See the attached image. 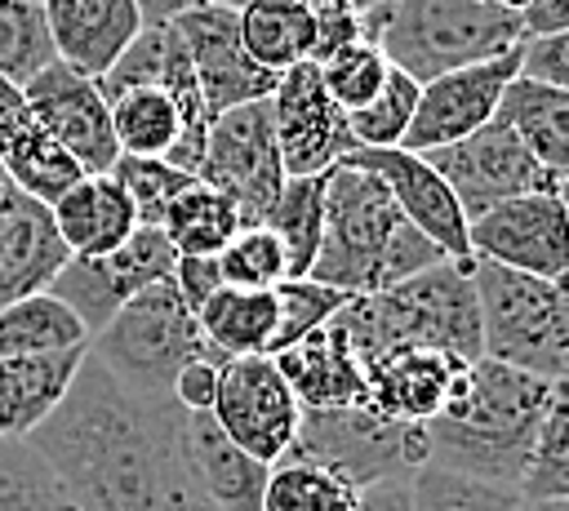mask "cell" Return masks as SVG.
Listing matches in <instances>:
<instances>
[{
	"label": "cell",
	"instance_id": "6da1fadb",
	"mask_svg": "<svg viewBox=\"0 0 569 511\" xmlns=\"http://www.w3.org/2000/svg\"><path fill=\"white\" fill-rule=\"evenodd\" d=\"M31 444L71 511H213L182 444L178 400L124 387L93 351Z\"/></svg>",
	"mask_w": 569,
	"mask_h": 511
},
{
	"label": "cell",
	"instance_id": "7a4b0ae2",
	"mask_svg": "<svg viewBox=\"0 0 569 511\" xmlns=\"http://www.w3.org/2000/svg\"><path fill=\"white\" fill-rule=\"evenodd\" d=\"M547 391L551 382L480 355L453 404L422 427L427 467L520 493Z\"/></svg>",
	"mask_w": 569,
	"mask_h": 511
},
{
	"label": "cell",
	"instance_id": "3957f363",
	"mask_svg": "<svg viewBox=\"0 0 569 511\" xmlns=\"http://www.w3.org/2000/svg\"><path fill=\"white\" fill-rule=\"evenodd\" d=\"M436 262H445V253L400 213L369 169L338 164L325 173V240L311 262V280L347 298H369Z\"/></svg>",
	"mask_w": 569,
	"mask_h": 511
},
{
	"label": "cell",
	"instance_id": "277c9868",
	"mask_svg": "<svg viewBox=\"0 0 569 511\" xmlns=\"http://www.w3.org/2000/svg\"><path fill=\"white\" fill-rule=\"evenodd\" d=\"M471 267L476 258L471 262L445 258L396 289L351 298L333 315V324L351 338L365 364L396 347H436L462 360H480L485 333H480V298Z\"/></svg>",
	"mask_w": 569,
	"mask_h": 511
},
{
	"label": "cell",
	"instance_id": "5b68a950",
	"mask_svg": "<svg viewBox=\"0 0 569 511\" xmlns=\"http://www.w3.org/2000/svg\"><path fill=\"white\" fill-rule=\"evenodd\" d=\"M373 44L418 84L525 44L520 13L493 0H387L373 9Z\"/></svg>",
	"mask_w": 569,
	"mask_h": 511
},
{
	"label": "cell",
	"instance_id": "8992f818",
	"mask_svg": "<svg viewBox=\"0 0 569 511\" xmlns=\"http://www.w3.org/2000/svg\"><path fill=\"white\" fill-rule=\"evenodd\" d=\"M89 351L133 391L142 395H169L173 400V382L191 360H222L204 333L196 311L182 302V293L173 289V275L133 293L111 324L89 342ZM227 364V360H222Z\"/></svg>",
	"mask_w": 569,
	"mask_h": 511
},
{
	"label": "cell",
	"instance_id": "52a82bcc",
	"mask_svg": "<svg viewBox=\"0 0 569 511\" xmlns=\"http://www.w3.org/2000/svg\"><path fill=\"white\" fill-rule=\"evenodd\" d=\"M485 355L542 382H569V289L476 262Z\"/></svg>",
	"mask_w": 569,
	"mask_h": 511
},
{
	"label": "cell",
	"instance_id": "ba28073f",
	"mask_svg": "<svg viewBox=\"0 0 569 511\" xmlns=\"http://www.w3.org/2000/svg\"><path fill=\"white\" fill-rule=\"evenodd\" d=\"M284 458L333 467L365 489V484H378L391 475H413L418 467H427V444H422V427L387 422L369 404L302 409L298 440Z\"/></svg>",
	"mask_w": 569,
	"mask_h": 511
},
{
	"label": "cell",
	"instance_id": "9c48e42d",
	"mask_svg": "<svg viewBox=\"0 0 569 511\" xmlns=\"http://www.w3.org/2000/svg\"><path fill=\"white\" fill-rule=\"evenodd\" d=\"M196 178L231 200L240 227H262L289 182L271 124V102H244L213 116Z\"/></svg>",
	"mask_w": 569,
	"mask_h": 511
},
{
	"label": "cell",
	"instance_id": "30bf717a",
	"mask_svg": "<svg viewBox=\"0 0 569 511\" xmlns=\"http://www.w3.org/2000/svg\"><path fill=\"white\" fill-rule=\"evenodd\" d=\"M173 262H178V253L164 240V231L160 227H138L107 258H67V267L49 284V293L84 324V333L93 342L133 293L169 280Z\"/></svg>",
	"mask_w": 569,
	"mask_h": 511
},
{
	"label": "cell",
	"instance_id": "8fae6325",
	"mask_svg": "<svg viewBox=\"0 0 569 511\" xmlns=\"http://www.w3.org/2000/svg\"><path fill=\"white\" fill-rule=\"evenodd\" d=\"M213 422L262 467H276L302 422V404L289 391L276 355H240L227 360L218 373V395H213Z\"/></svg>",
	"mask_w": 569,
	"mask_h": 511
},
{
	"label": "cell",
	"instance_id": "7c38bea8",
	"mask_svg": "<svg viewBox=\"0 0 569 511\" xmlns=\"http://www.w3.org/2000/svg\"><path fill=\"white\" fill-rule=\"evenodd\" d=\"M471 258L569 289V200L533 191L471 222Z\"/></svg>",
	"mask_w": 569,
	"mask_h": 511
},
{
	"label": "cell",
	"instance_id": "4fadbf2b",
	"mask_svg": "<svg viewBox=\"0 0 569 511\" xmlns=\"http://www.w3.org/2000/svg\"><path fill=\"white\" fill-rule=\"evenodd\" d=\"M427 164L449 182L467 222L485 218L489 209H498L507 200H520L533 191H556L547 169L525 151V142L502 120H489L485 129H476L471 138H462L453 147L427 151Z\"/></svg>",
	"mask_w": 569,
	"mask_h": 511
},
{
	"label": "cell",
	"instance_id": "5bb4252c",
	"mask_svg": "<svg viewBox=\"0 0 569 511\" xmlns=\"http://www.w3.org/2000/svg\"><path fill=\"white\" fill-rule=\"evenodd\" d=\"M267 102H271V124H276V142L289 178H325L356 151L347 111L329 98L316 62L284 71Z\"/></svg>",
	"mask_w": 569,
	"mask_h": 511
},
{
	"label": "cell",
	"instance_id": "9a60e30c",
	"mask_svg": "<svg viewBox=\"0 0 569 511\" xmlns=\"http://www.w3.org/2000/svg\"><path fill=\"white\" fill-rule=\"evenodd\" d=\"M516 76H520V49L476 62V67H458V71L422 84L413 124L405 133V151L427 156V151L462 142L476 129H485L489 120H498V107Z\"/></svg>",
	"mask_w": 569,
	"mask_h": 511
},
{
	"label": "cell",
	"instance_id": "2e32d148",
	"mask_svg": "<svg viewBox=\"0 0 569 511\" xmlns=\"http://www.w3.org/2000/svg\"><path fill=\"white\" fill-rule=\"evenodd\" d=\"M27 116L84 169V173H111L120 160L116 133H111V107L98 89V80L80 76L67 62L44 67L27 89Z\"/></svg>",
	"mask_w": 569,
	"mask_h": 511
},
{
	"label": "cell",
	"instance_id": "e0dca14e",
	"mask_svg": "<svg viewBox=\"0 0 569 511\" xmlns=\"http://www.w3.org/2000/svg\"><path fill=\"white\" fill-rule=\"evenodd\" d=\"M173 27H178V36H182V44L191 53L196 80H200L204 102H209L213 116H222L231 107H244V102H267L271 98V89H276L280 76L262 71L244 53L240 13L231 4L204 0L191 13H182Z\"/></svg>",
	"mask_w": 569,
	"mask_h": 511
},
{
	"label": "cell",
	"instance_id": "ac0fdd59",
	"mask_svg": "<svg viewBox=\"0 0 569 511\" xmlns=\"http://www.w3.org/2000/svg\"><path fill=\"white\" fill-rule=\"evenodd\" d=\"M476 360L436 347H396L365 364V404L400 427H427L462 391Z\"/></svg>",
	"mask_w": 569,
	"mask_h": 511
},
{
	"label": "cell",
	"instance_id": "d6986e66",
	"mask_svg": "<svg viewBox=\"0 0 569 511\" xmlns=\"http://www.w3.org/2000/svg\"><path fill=\"white\" fill-rule=\"evenodd\" d=\"M342 164L369 169L391 200L400 204V213L453 262H471V222L462 213V204L453 200L449 182L427 164V156L405 151V147H387V151H365L356 147Z\"/></svg>",
	"mask_w": 569,
	"mask_h": 511
},
{
	"label": "cell",
	"instance_id": "ffe728a7",
	"mask_svg": "<svg viewBox=\"0 0 569 511\" xmlns=\"http://www.w3.org/2000/svg\"><path fill=\"white\" fill-rule=\"evenodd\" d=\"M67 258L49 204L22 196L0 169V307L44 293Z\"/></svg>",
	"mask_w": 569,
	"mask_h": 511
},
{
	"label": "cell",
	"instance_id": "44dd1931",
	"mask_svg": "<svg viewBox=\"0 0 569 511\" xmlns=\"http://www.w3.org/2000/svg\"><path fill=\"white\" fill-rule=\"evenodd\" d=\"M58 62L102 80L129 40L147 27L138 0H40Z\"/></svg>",
	"mask_w": 569,
	"mask_h": 511
},
{
	"label": "cell",
	"instance_id": "7402d4cb",
	"mask_svg": "<svg viewBox=\"0 0 569 511\" xmlns=\"http://www.w3.org/2000/svg\"><path fill=\"white\" fill-rule=\"evenodd\" d=\"M289 391L302 409H351L365 404V360L356 355L351 338L329 320L325 329L307 333L298 347L276 355Z\"/></svg>",
	"mask_w": 569,
	"mask_h": 511
},
{
	"label": "cell",
	"instance_id": "603a6c76",
	"mask_svg": "<svg viewBox=\"0 0 569 511\" xmlns=\"http://www.w3.org/2000/svg\"><path fill=\"white\" fill-rule=\"evenodd\" d=\"M182 444H187L191 471H196L204 498L213 502V511H262L271 467L249 458L213 422V413H187L182 409Z\"/></svg>",
	"mask_w": 569,
	"mask_h": 511
},
{
	"label": "cell",
	"instance_id": "cb8c5ba5",
	"mask_svg": "<svg viewBox=\"0 0 569 511\" xmlns=\"http://www.w3.org/2000/svg\"><path fill=\"white\" fill-rule=\"evenodd\" d=\"M49 213L71 258H107L138 231L133 200L111 173L80 178L58 204H49Z\"/></svg>",
	"mask_w": 569,
	"mask_h": 511
},
{
	"label": "cell",
	"instance_id": "d4e9b609",
	"mask_svg": "<svg viewBox=\"0 0 569 511\" xmlns=\"http://www.w3.org/2000/svg\"><path fill=\"white\" fill-rule=\"evenodd\" d=\"M84 351L58 355H0V440H31V431L71 391Z\"/></svg>",
	"mask_w": 569,
	"mask_h": 511
},
{
	"label": "cell",
	"instance_id": "484cf974",
	"mask_svg": "<svg viewBox=\"0 0 569 511\" xmlns=\"http://www.w3.org/2000/svg\"><path fill=\"white\" fill-rule=\"evenodd\" d=\"M498 120L525 142V151L547 169L560 191V182L569 178V93L516 76L498 107Z\"/></svg>",
	"mask_w": 569,
	"mask_h": 511
},
{
	"label": "cell",
	"instance_id": "4316f807",
	"mask_svg": "<svg viewBox=\"0 0 569 511\" xmlns=\"http://www.w3.org/2000/svg\"><path fill=\"white\" fill-rule=\"evenodd\" d=\"M240 13V40L244 53L271 71L284 76L302 62H311L316 49V9L307 0H244Z\"/></svg>",
	"mask_w": 569,
	"mask_h": 511
},
{
	"label": "cell",
	"instance_id": "83f0119b",
	"mask_svg": "<svg viewBox=\"0 0 569 511\" xmlns=\"http://www.w3.org/2000/svg\"><path fill=\"white\" fill-rule=\"evenodd\" d=\"M0 169L9 173V182L40 200V204H58L80 178H89L27 111L13 116L9 124H0Z\"/></svg>",
	"mask_w": 569,
	"mask_h": 511
},
{
	"label": "cell",
	"instance_id": "f1b7e54d",
	"mask_svg": "<svg viewBox=\"0 0 569 511\" xmlns=\"http://www.w3.org/2000/svg\"><path fill=\"white\" fill-rule=\"evenodd\" d=\"M200 333L222 360L267 355L276 338V289H236L222 284L200 311Z\"/></svg>",
	"mask_w": 569,
	"mask_h": 511
},
{
	"label": "cell",
	"instance_id": "f546056e",
	"mask_svg": "<svg viewBox=\"0 0 569 511\" xmlns=\"http://www.w3.org/2000/svg\"><path fill=\"white\" fill-rule=\"evenodd\" d=\"M111 107V133L120 156L142 160H169L182 142V111L169 89L160 84H133L107 98Z\"/></svg>",
	"mask_w": 569,
	"mask_h": 511
},
{
	"label": "cell",
	"instance_id": "4dcf8cb0",
	"mask_svg": "<svg viewBox=\"0 0 569 511\" xmlns=\"http://www.w3.org/2000/svg\"><path fill=\"white\" fill-rule=\"evenodd\" d=\"M84 347H89L84 324L49 289L0 307V355H58Z\"/></svg>",
	"mask_w": 569,
	"mask_h": 511
},
{
	"label": "cell",
	"instance_id": "1f68e13d",
	"mask_svg": "<svg viewBox=\"0 0 569 511\" xmlns=\"http://www.w3.org/2000/svg\"><path fill=\"white\" fill-rule=\"evenodd\" d=\"M160 231H164V240L173 244L178 258H218L227 249V240L240 231V213L231 209V200L222 191H213L196 178L169 204Z\"/></svg>",
	"mask_w": 569,
	"mask_h": 511
},
{
	"label": "cell",
	"instance_id": "d6a6232c",
	"mask_svg": "<svg viewBox=\"0 0 569 511\" xmlns=\"http://www.w3.org/2000/svg\"><path fill=\"white\" fill-rule=\"evenodd\" d=\"M262 227L276 231L289 262V280H307L325 240V178H289Z\"/></svg>",
	"mask_w": 569,
	"mask_h": 511
},
{
	"label": "cell",
	"instance_id": "836d02e7",
	"mask_svg": "<svg viewBox=\"0 0 569 511\" xmlns=\"http://www.w3.org/2000/svg\"><path fill=\"white\" fill-rule=\"evenodd\" d=\"M262 511H360V484L333 467L280 458L267 475Z\"/></svg>",
	"mask_w": 569,
	"mask_h": 511
},
{
	"label": "cell",
	"instance_id": "e575fe53",
	"mask_svg": "<svg viewBox=\"0 0 569 511\" xmlns=\"http://www.w3.org/2000/svg\"><path fill=\"white\" fill-rule=\"evenodd\" d=\"M525 502H569V382H551L533 458L520 484Z\"/></svg>",
	"mask_w": 569,
	"mask_h": 511
},
{
	"label": "cell",
	"instance_id": "d590c367",
	"mask_svg": "<svg viewBox=\"0 0 569 511\" xmlns=\"http://www.w3.org/2000/svg\"><path fill=\"white\" fill-rule=\"evenodd\" d=\"M58 62L40 0H0V76L27 89L44 67Z\"/></svg>",
	"mask_w": 569,
	"mask_h": 511
},
{
	"label": "cell",
	"instance_id": "8d00e7d4",
	"mask_svg": "<svg viewBox=\"0 0 569 511\" xmlns=\"http://www.w3.org/2000/svg\"><path fill=\"white\" fill-rule=\"evenodd\" d=\"M0 511H71V498L31 440H0Z\"/></svg>",
	"mask_w": 569,
	"mask_h": 511
},
{
	"label": "cell",
	"instance_id": "74e56055",
	"mask_svg": "<svg viewBox=\"0 0 569 511\" xmlns=\"http://www.w3.org/2000/svg\"><path fill=\"white\" fill-rule=\"evenodd\" d=\"M418 93H422V84H418L413 76H405V71L391 67V76H387V84L378 89V98H373L369 107H360V111L347 116L356 147H365V151L405 147V133H409L413 111H418Z\"/></svg>",
	"mask_w": 569,
	"mask_h": 511
},
{
	"label": "cell",
	"instance_id": "f35d334b",
	"mask_svg": "<svg viewBox=\"0 0 569 511\" xmlns=\"http://www.w3.org/2000/svg\"><path fill=\"white\" fill-rule=\"evenodd\" d=\"M351 298L320 284V280H284L276 284V338H271V351L267 355H280L289 347H298L307 333L325 329Z\"/></svg>",
	"mask_w": 569,
	"mask_h": 511
},
{
	"label": "cell",
	"instance_id": "ab89813d",
	"mask_svg": "<svg viewBox=\"0 0 569 511\" xmlns=\"http://www.w3.org/2000/svg\"><path fill=\"white\" fill-rule=\"evenodd\" d=\"M525 498L516 489H498L485 480H467L440 467L413 471V511H520Z\"/></svg>",
	"mask_w": 569,
	"mask_h": 511
},
{
	"label": "cell",
	"instance_id": "60d3db41",
	"mask_svg": "<svg viewBox=\"0 0 569 511\" xmlns=\"http://www.w3.org/2000/svg\"><path fill=\"white\" fill-rule=\"evenodd\" d=\"M111 178L124 187V196L133 200L138 227H160L169 204L187 191V182H196L191 173L173 169L169 160H142V156H120Z\"/></svg>",
	"mask_w": 569,
	"mask_h": 511
},
{
	"label": "cell",
	"instance_id": "b9f144b4",
	"mask_svg": "<svg viewBox=\"0 0 569 511\" xmlns=\"http://www.w3.org/2000/svg\"><path fill=\"white\" fill-rule=\"evenodd\" d=\"M218 267H222V284L236 289H276L289 280L284 249L267 227H240L218 253Z\"/></svg>",
	"mask_w": 569,
	"mask_h": 511
},
{
	"label": "cell",
	"instance_id": "7bdbcfd3",
	"mask_svg": "<svg viewBox=\"0 0 569 511\" xmlns=\"http://www.w3.org/2000/svg\"><path fill=\"white\" fill-rule=\"evenodd\" d=\"M387 76H391V62H387V53L373 40H365V44H356V49H347V53H338V58H329L320 67V80H325L329 98L347 116L369 107L378 98V89L387 84Z\"/></svg>",
	"mask_w": 569,
	"mask_h": 511
},
{
	"label": "cell",
	"instance_id": "ee69618b",
	"mask_svg": "<svg viewBox=\"0 0 569 511\" xmlns=\"http://www.w3.org/2000/svg\"><path fill=\"white\" fill-rule=\"evenodd\" d=\"M316 9V49H311V62L325 67L329 58L373 40V9H360V4H347V0H325V4H311Z\"/></svg>",
	"mask_w": 569,
	"mask_h": 511
},
{
	"label": "cell",
	"instance_id": "f6af8a7d",
	"mask_svg": "<svg viewBox=\"0 0 569 511\" xmlns=\"http://www.w3.org/2000/svg\"><path fill=\"white\" fill-rule=\"evenodd\" d=\"M520 76L569 93V31L525 40L520 44Z\"/></svg>",
	"mask_w": 569,
	"mask_h": 511
},
{
	"label": "cell",
	"instance_id": "bcb514c9",
	"mask_svg": "<svg viewBox=\"0 0 569 511\" xmlns=\"http://www.w3.org/2000/svg\"><path fill=\"white\" fill-rule=\"evenodd\" d=\"M173 289L191 311H200L218 289H222V267L218 258H178L173 262Z\"/></svg>",
	"mask_w": 569,
	"mask_h": 511
},
{
	"label": "cell",
	"instance_id": "7dc6e473",
	"mask_svg": "<svg viewBox=\"0 0 569 511\" xmlns=\"http://www.w3.org/2000/svg\"><path fill=\"white\" fill-rule=\"evenodd\" d=\"M218 373H222V360H191L178 382H173V400L178 409L187 413H209L213 409V395H218Z\"/></svg>",
	"mask_w": 569,
	"mask_h": 511
},
{
	"label": "cell",
	"instance_id": "c3c4849f",
	"mask_svg": "<svg viewBox=\"0 0 569 511\" xmlns=\"http://www.w3.org/2000/svg\"><path fill=\"white\" fill-rule=\"evenodd\" d=\"M360 511H413V475H391L360 489Z\"/></svg>",
	"mask_w": 569,
	"mask_h": 511
},
{
	"label": "cell",
	"instance_id": "681fc988",
	"mask_svg": "<svg viewBox=\"0 0 569 511\" xmlns=\"http://www.w3.org/2000/svg\"><path fill=\"white\" fill-rule=\"evenodd\" d=\"M520 22H525V40L569 31V0H533Z\"/></svg>",
	"mask_w": 569,
	"mask_h": 511
},
{
	"label": "cell",
	"instance_id": "f907efd6",
	"mask_svg": "<svg viewBox=\"0 0 569 511\" xmlns=\"http://www.w3.org/2000/svg\"><path fill=\"white\" fill-rule=\"evenodd\" d=\"M196 4H204V0H138L142 22H178V18L191 13Z\"/></svg>",
	"mask_w": 569,
	"mask_h": 511
},
{
	"label": "cell",
	"instance_id": "816d5d0a",
	"mask_svg": "<svg viewBox=\"0 0 569 511\" xmlns=\"http://www.w3.org/2000/svg\"><path fill=\"white\" fill-rule=\"evenodd\" d=\"M27 111V98H22V89L13 84V80H4L0 76V124H9L13 116H22Z\"/></svg>",
	"mask_w": 569,
	"mask_h": 511
},
{
	"label": "cell",
	"instance_id": "f5cc1de1",
	"mask_svg": "<svg viewBox=\"0 0 569 511\" xmlns=\"http://www.w3.org/2000/svg\"><path fill=\"white\" fill-rule=\"evenodd\" d=\"M493 4H498V9H507V13H520V18H525V9H529L533 0H493Z\"/></svg>",
	"mask_w": 569,
	"mask_h": 511
},
{
	"label": "cell",
	"instance_id": "db71d44e",
	"mask_svg": "<svg viewBox=\"0 0 569 511\" xmlns=\"http://www.w3.org/2000/svg\"><path fill=\"white\" fill-rule=\"evenodd\" d=\"M520 511H569V502H525Z\"/></svg>",
	"mask_w": 569,
	"mask_h": 511
},
{
	"label": "cell",
	"instance_id": "11a10c76",
	"mask_svg": "<svg viewBox=\"0 0 569 511\" xmlns=\"http://www.w3.org/2000/svg\"><path fill=\"white\" fill-rule=\"evenodd\" d=\"M307 4H325V0H307ZM347 4H360V9H373L378 0H347Z\"/></svg>",
	"mask_w": 569,
	"mask_h": 511
},
{
	"label": "cell",
	"instance_id": "9f6ffc18",
	"mask_svg": "<svg viewBox=\"0 0 569 511\" xmlns=\"http://www.w3.org/2000/svg\"><path fill=\"white\" fill-rule=\"evenodd\" d=\"M560 196H565V200H569V178H565V182H560Z\"/></svg>",
	"mask_w": 569,
	"mask_h": 511
},
{
	"label": "cell",
	"instance_id": "6f0895ef",
	"mask_svg": "<svg viewBox=\"0 0 569 511\" xmlns=\"http://www.w3.org/2000/svg\"><path fill=\"white\" fill-rule=\"evenodd\" d=\"M218 4H231V9H236V4H244V0H218Z\"/></svg>",
	"mask_w": 569,
	"mask_h": 511
},
{
	"label": "cell",
	"instance_id": "680465c9",
	"mask_svg": "<svg viewBox=\"0 0 569 511\" xmlns=\"http://www.w3.org/2000/svg\"><path fill=\"white\" fill-rule=\"evenodd\" d=\"M378 4H387V0H378Z\"/></svg>",
	"mask_w": 569,
	"mask_h": 511
}]
</instances>
